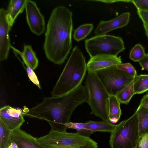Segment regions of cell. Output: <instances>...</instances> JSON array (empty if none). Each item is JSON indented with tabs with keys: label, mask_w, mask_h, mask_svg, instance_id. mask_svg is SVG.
<instances>
[{
	"label": "cell",
	"mask_w": 148,
	"mask_h": 148,
	"mask_svg": "<svg viewBox=\"0 0 148 148\" xmlns=\"http://www.w3.org/2000/svg\"><path fill=\"white\" fill-rule=\"evenodd\" d=\"M88 92L82 85L64 95L45 97L36 106L23 112L24 116L46 121L51 130L58 132L66 131V124L71 115L79 106L86 102Z\"/></svg>",
	"instance_id": "6da1fadb"
},
{
	"label": "cell",
	"mask_w": 148,
	"mask_h": 148,
	"mask_svg": "<svg viewBox=\"0 0 148 148\" xmlns=\"http://www.w3.org/2000/svg\"><path fill=\"white\" fill-rule=\"evenodd\" d=\"M72 13L65 7L53 10L48 21L43 48L47 58L55 64L64 63L72 47Z\"/></svg>",
	"instance_id": "7a4b0ae2"
},
{
	"label": "cell",
	"mask_w": 148,
	"mask_h": 148,
	"mask_svg": "<svg viewBox=\"0 0 148 148\" xmlns=\"http://www.w3.org/2000/svg\"><path fill=\"white\" fill-rule=\"evenodd\" d=\"M86 64L80 49L75 47L51 92L52 96L66 94L81 85L87 71Z\"/></svg>",
	"instance_id": "3957f363"
},
{
	"label": "cell",
	"mask_w": 148,
	"mask_h": 148,
	"mask_svg": "<svg viewBox=\"0 0 148 148\" xmlns=\"http://www.w3.org/2000/svg\"><path fill=\"white\" fill-rule=\"evenodd\" d=\"M36 140L45 148H98L95 141L77 132L72 133L51 130L47 134Z\"/></svg>",
	"instance_id": "277c9868"
},
{
	"label": "cell",
	"mask_w": 148,
	"mask_h": 148,
	"mask_svg": "<svg viewBox=\"0 0 148 148\" xmlns=\"http://www.w3.org/2000/svg\"><path fill=\"white\" fill-rule=\"evenodd\" d=\"M85 86L88 94L87 103L92 113L103 121H109V94L95 72H88Z\"/></svg>",
	"instance_id": "5b68a950"
},
{
	"label": "cell",
	"mask_w": 148,
	"mask_h": 148,
	"mask_svg": "<svg viewBox=\"0 0 148 148\" xmlns=\"http://www.w3.org/2000/svg\"><path fill=\"white\" fill-rule=\"evenodd\" d=\"M110 133L111 148H136L140 137L136 112L130 118L116 125Z\"/></svg>",
	"instance_id": "8992f818"
},
{
	"label": "cell",
	"mask_w": 148,
	"mask_h": 148,
	"mask_svg": "<svg viewBox=\"0 0 148 148\" xmlns=\"http://www.w3.org/2000/svg\"><path fill=\"white\" fill-rule=\"evenodd\" d=\"M85 47L90 58L101 54L117 56L125 49L121 37L107 34L96 35L86 39Z\"/></svg>",
	"instance_id": "52a82bcc"
},
{
	"label": "cell",
	"mask_w": 148,
	"mask_h": 148,
	"mask_svg": "<svg viewBox=\"0 0 148 148\" xmlns=\"http://www.w3.org/2000/svg\"><path fill=\"white\" fill-rule=\"evenodd\" d=\"M109 94L116 95L128 85L134 77L118 69L116 66L95 72Z\"/></svg>",
	"instance_id": "ba28073f"
},
{
	"label": "cell",
	"mask_w": 148,
	"mask_h": 148,
	"mask_svg": "<svg viewBox=\"0 0 148 148\" xmlns=\"http://www.w3.org/2000/svg\"><path fill=\"white\" fill-rule=\"evenodd\" d=\"M25 9L27 21L31 31L38 36L42 34L45 29V21L36 3L26 0Z\"/></svg>",
	"instance_id": "9c48e42d"
},
{
	"label": "cell",
	"mask_w": 148,
	"mask_h": 148,
	"mask_svg": "<svg viewBox=\"0 0 148 148\" xmlns=\"http://www.w3.org/2000/svg\"><path fill=\"white\" fill-rule=\"evenodd\" d=\"M23 112L18 109L8 105L0 109V120L10 131L20 128L25 121Z\"/></svg>",
	"instance_id": "30bf717a"
},
{
	"label": "cell",
	"mask_w": 148,
	"mask_h": 148,
	"mask_svg": "<svg viewBox=\"0 0 148 148\" xmlns=\"http://www.w3.org/2000/svg\"><path fill=\"white\" fill-rule=\"evenodd\" d=\"M6 11L0 9V61L7 58L11 48L9 32L11 27L9 24L6 16Z\"/></svg>",
	"instance_id": "8fae6325"
},
{
	"label": "cell",
	"mask_w": 148,
	"mask_h": 148,
	"mask_svg": "<svg viewBox=\"0 0 148 148\" xmlns=\"http://www.w3.org/2000/svg\"><path fill=\"white\" fill-rule=\"evenodd\" d=\"M121 63L120 57L109 55H98L90 58L86 64L87 71L95 72Z\"/></svg>",
	"instance_id": "7c38bea8"
},
{
	"label": "cell",
	"mask_w": 148,
	"mask_h": 148,
	"mask_svg": "<svg viewBox=\"0 0 148 148\" xmlns=\"http://www.w3.org/2000/svg\"><path fill=\"white\" fill-rule=\"evenodd\" d=\"M130 17V13L125 12L110 20L101 21L95 29V33L97 35L106 34L111 31L123 27L128 23Z\"/></svg>",
	"instance_id": "4fadbf2b"
},
{
	"label": "cell",
	"mask_w": 148,
	"mask_h": 148,
	"mask_svg": "<svg viewBox=\"0 0 148 148\" xmlns=\"http://www.w3.org/2000/svg\"><path fill=\"white\" fill-rule=\"evenodd\" d=\"M36 139L20 128L11 132V141L15 142L18 148H45L37 142Z\"/></svg>",
	"instance_id": "5bb4252c"
},
{
	"label": "cell",
	"mask_w": 148,
	"mask_h": 148,
	"mask_svg": "<svg viewBox=\"0 0 148 148\" xmlns=\"http://www.w3.org/2000/svg\"><path fill=\"white\" fill-rule=\"evenodd\" d=\"M26 0H11L6 11L7 21L12 27L18 15L25 8Z\"/></svg>",
	"instance_id": "9a60e30c"
},
{
	"label": "cell",
	"mask_w": 148,
	"mask_h": 148,
	"mask_svg": "<svg viewBox=\"0 0 148 148\" xmlns=\"http://www.w3.org/2000/svg\"><path fill=\"white\" fill-rule=\"evenodd\" d=\"M11 48L14 53L21 56L32 70H34L37 68L38 64V60L36 53L30 45H24L22 52L12 46H11Z\"/></svg>",
	"instance_id": "2e32d148"
},
{
	"label": "cell",
	"mask_w": 148,
	"mask_h": 148,
	"mask_svg": "<svg viewBox=\"0 0 148 148\" xmlns=\"http://www.w3.org/2000/svg\"><path fill=\"white\" fill-rule=\"evenodd\" d=\"M120 103L115 95H109L108 102V118L112 123H117L121 114Z\"/></svg>",
	"instance_id": "e0dca14e"
},
{
	"label": "cell",
	"mask_w": 148,
	"mask_h": 148,
	"mask_svg": "<svg viewBox=\"0 0 148 148\" xmlns=\"http://www.w3.org/2000/svg\"><path fill=\"white\" fill-rule=\"evenodd\" d=\"M85 123L86 128L92 133L96 132H111L116 125L109 121H88Z\"/></svg>",
	"instance_id": "ac0fdd59"
},
{
	"label": "cell",
	"mask_w": 148,
	"mask_h": 148,
	"mask_svg": "<svg viewBox=\"0 0 148 148\" xmlns=\"http://www.w3.org/2000/svg\"><path fill=\"white\" fill-rule=\"evenodd\" d=\"M136 112L140 137L148 131V109L139 105Z\"/></svg>",
	"instance_id": "d6986e66"
},
{
	"label": "cell",
	"mask_w": 148,
	"mask_h": 148,
	"mask_svg": "<svg viewBox=\"0 0 148 148\" xmlns=\"http://www.w3.org/2000/svg\"><path fill=\"white\" fill-rule=\"evenodd\" d=\"M134 78L128 85L116 95L120 103L127 104L135 94L134 87Z\"/></svg>",
	"instance_id": "ffe728a7"
},
{
	"label": "cell",
	"mask_w": 148,
	"mask_h": 148,
	"mask_svg": "<svg viewBox=\"0 0 148 148\" xmlns=\"http://www.w3.org/2000/svg\"><path fill=\"white\" fill-rule=\"evenodd\" d=\"M135 94H142L148 90V74L137 75L134 84Z\"/></svg>",
	"instance_id": "44dd1931"
},
{
	"label": "cell",
	"mask_w": 148,
	"mask_h": 148,
	"mask_svg": "<svg viewBox=\"0 0 148 148\" xmlns=\"http://www.w3.org/2000/svg\"><path fill=\"white\" fill-rule=\"evenodd\" d=\"M11 132L0 120V148H8L10 145Z\"/></svg>",
	"instance_id": "7402d4cb"
},
{
	"label": "cell",
	"mask_w": 148,
	"mask_h": 148,
	"mask_svg": "<svg viewBox=\"0 0 148 148\" xmlns=\"http://www.w3.org/2000/svg\"><path fill=\"white\" fill-rule=\"evenodd\" d=\"M93 28L92 24H86L79 26L75 30L73 38L77 42L84 39L91 32Z\"/></svg>",
	"instance_id": "603a6c76"
},
{
	"label": "cell",
	"mask_w": 148,
	"mask_h": 148,
	"mask_svg": "<svg viewBox=\"0 0 148 148\" xmlns=\"http://www.w3.org/2000/svg\"><path fill=\"white\" fill-rule=\"evenodd\" d=\"M145 55V48L141 45L137 44L131 50L129 57L130 59L134 62H138Z\"/></svg>",
	"instance_id": "cb8c5ba5"
},
{
	"label": "cell",
	"mask_w": 148,
	"mask_h": 148,
	"mask_svg": "<svg viewBox=\"0 0 148 148\" xmlns=\"http://www.w3.org/2000/svg\"><path fill=\"white\" fill-rule=\"evenodd\" d=\"M67 129L71 128L75 129L77 132L84 136L89 137L93 133L86 128L85 123L73 122L70 121L67 124Z\"/></svg>",
	"instance_id": "d4e9b609"
},
{
	"label": "cell",
	"mask_w": 148,
	"mask_h": 148,
	"mask_svg": "<svg viewBox=\"0 0 148 148\" xmlns=\"http://www.w3.org/2000/svg\"><path fill=\"white\" fill-rule=\"evenodd\" d=\"M116 66L118 69L131 77H135L137 75L136 70L130 63H121Z\"/></svg>",
	"instance_id": "484cf974"
},
{
	"label": "cell",
	"mask_w": 148,
	"mask_h": 148,
	"mask_svg": "<svg viewBox=\"0 0 148 148\" xmlns=\"http://www.w3.org/2000/svg\"><path fill=\"white\" fill-rule=\"evenodd\" d=\"M21 58L23 61L22 63L26 66L25 69L29 78L34 84L36 85L39 88L41 89L39 82L33 70L30 67L23 57H22Z\"/></svg>",
	"instance_id": "4316f807"
},
{
	"label": "cell",
	"mask_w": 148,
	"mask_h": 148,
	"mask_svg": "<svg viewBox=\"0 0 148 148\" xmlns=\"http://www.w3.org/2000/svg\"><path fill=\"white\" fill-rule=\"evenodd\" d=\"M131 2L134 4L137 10L148 11V0H132Z\"/></svg>",
	"instance_id": "83f0119b"
},
{
	"label": "cell",
	"mask_w": 148,
	"mask_h": 148,
	"mask_svg": "<svg viewBox=\"0 0 148 148\" xmlns=\"http://www.w3.org/2000/svg\"><path fill=\"white\" fill-rule=\"evenodd\" d=\"M136 148H148V138L147 133L139 137Z\"/></svg>",
	"instance_id": "f1b7e54d"
},
{
	"label": "cell",
	"mask_w": 148,
	"mask_h": 148,
	"mask_svg": "<svg viewBox=\"0 0 148 148\" xmlns=\"http://www.w3.org/2000/svg\"><path fill=\"white\" fill-rule=\"evenodd\" d=\"M137 12L143 23L148 25V11L137 10Z\"/></svg>",
	"instance_id": "f546056e"
},
{
	"label": "cell",
	"mask_w": 148,
	"mask_h": 148,
	"mask_svg": "<svg viewBox=\"0 0 148 148\" xmlns=\"http://www.w3.org/2000/svg\"><path fill=\"white\" fill-rule=\"evenodd\" d=\"M143 70L148 71V53L146 54L145 57L138 62Z\"/></svg>",
	"instance_id": "4dcf8cb0"
},
{
	"label": "cell",
	"mask_w": 148,
	"mask_h": 148,
	"mask_svg": "<svg viewBox=\"0 0 148 148\" xmlns=\"http://www.w3.org/2000/svg\"><path fill=\"white\" fill-rule=\"evenodd\" d=\"M139 105L148 109V94L144 96L141 100Z\"/></svg>",
	"instance_id": "1f68e13d"
},
{
	"label": "cell",
	"mask_w": 148,
	"mask_h": 148,
	"mask_svg": "<svg viewBox=\"0 0 148 148\" xmlns=\"http://www.w3.org/2000/svg\"><path fill=\"white\" fill-rule=\"evenodd\" d=\"M96 1H101L102 2H103V3H111L118 1H123L125 2H131V0H98Z\"/></svg>",
	"instance_id": "d6a6232c"
},
{
	"label": "cell",
	"mask_w": 148,
	"mask_h": 148,
	"mask_svg": "<svg viewBox=\"0 0 148 148\" xmlns=\"http://www.w3.org/2000/svg\"><path fill=\"white\" fill-rule=\"evenodd\" d=\"M143 25L145 30V34L148 38V25L143 23Z\"/></svg>",
	"instance_id": "836d02e7"
},
{
	"label": "cell",
	"mask_w": 148,
	"mask_h": 148,
	"mask_svg": "<svg viewBox=\"0 0 148 148\" xmlns=\"http://www.w3.org/2000/svg\"><path fill=\"white\" fill-rule=\"evenodd\" d=\"M8 148H18V147L15 143L12 142Z\"/></svg>",
	"instance_id": "e575fe53"
},
{
	"label": "cell",
	"mask_w": 148,
	"mask_h": 148,
	"mask_svg": "<svg viewBox=\"0 0 148 148\" xmlns=\"http://www.w3.org/2000/svg\"><path fill=\"white\" fill-rule=\"evenodd\" d=\"M146 133H147V137H148V131Z\"/></svg>",
	"instance_id": "d590c367"
}]
</instances>
